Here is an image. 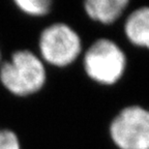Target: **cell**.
I'll use <instances>...</instances> for the list:
<instances>
[{
    "instance_id": "6da1fadb",
    "label": "cell",
    "mask_w": 149,
    "mask_h": 149,
    "mask_svg": "<svg viewBox=\"0 0 149 149\" xmlns=\"http://www.w3.org/2000/svg\"><path fill=\"white\" fill-rule=\"evenodd\" d=\"M49 70L36 51L16 49L0 64V85L17 100L38 95L49 83Z\"/></svg>"
},
{
    "instance_id": "7a4b0ae2",
    "label": "cell",
    "mask_w": 149,
    "mask_h": 149,
    "mask_svg": "<svg viewBox=\"0 0 149 149\" xmlns=\"http://www.w3.org/2000/svg\"><path fill=\"white\" fill-rule=\"evenodd\" d=\"M81 64L85 77L91 83L110 88L116 86L124 78L128 57L124 46L118 40L102 35L84 49Z\"/></svg>"
},
{
    "instance_id": "3957f363",
    "label": "cell",
    "mask_w": 149,
    "mask_h": 149,
    "mask_svg": "<svg viewBox=\"0 0 149 149\" xmlns=\"http://www.w3.org/2000/svg\"><path fill=\"white\" fill-rule=\"evenodd\" d=\"M84 40L79 31L65 21H55L42 28L36 38V53L55 70H66L81 59Z\"/></svg>"
},
{
    "instance_id": "277c9868",
    "label": "cell",
    "mask_w": 149,
    "mask_h": 149,
    "mask_svg": "<svg viewBox=\"0 0 149 149\" xmlns=\"http://www.w3.org/2000/svg\"><path fill=\"white\" fill-rule=\"evenodd\" d=\"M107 135L116 149H149V109L138 104L120 108L110 119Z\"/></svg>"
},
{
    "instance_id": "5b68a950",
    "label": "cell",
    "mask_w": 149,
    "mask_h": 149,
    "mask_svg": "<svg viewBox=\"0 0 149 149\" xmlns=\"http://www.w3.org/2000/svg\"><path fill=\"white\" fill-rule=\"evenodd\" d=\"M121 35L130 48L149 51V1L132 6L121 20Z\"/></svg>"
},
{
    "instance_id": "8992f818",
    "label": "cell",
    "mask_w": 149,
    "mask_h": 149,
    "mask_svg": "<svg viewBox=\"0 0 149 149\" xmlns=\"http://www.w3.org/2000/svg\"><path fill=\"white\" fill-rule=\"evenodd\" d=\"M132 3L130 0H85L82 9L93 23L109 27L123 19Z\"/></svg>"
},
{
    "instance_id": "52a82bcc",
    "label": "cell",
    "mask_w": 149,
    "mask_h": 149,
    "mask_svg": "<svg viewBox=\"0 0 149 149\" xmlns=\"http://www.w3.org/2000/svg\"><path fill=\"white\" fill-rule=\"evenodd\" d=\"M12 4L20 14L30 18H45L54 9L52 0H14Z\"/></svg>"
},
{
    "instance_id": "ba28073f",
    "label": "cell",
    "mask_w": 149,
    "mask_h": 149,
    "mask_svg": "<svg viewBox=\"0 0 149 149\" xmlns=\"http://www.w3.org/2000/svg\"><path fill=\"white\" fill-rule=\"evenodd\" d=\"M0 149H23V142L17 130L0 126Z\"/></svg>"
},
{
    "instance_id": "9c48e42d",
    "label": "cell",
    "mask_w": 149,
    "mask_h": 149,
    "mask_svg": "<svg viewBox=\"0 0 149 149\" xmlns=\"http://www.w3.org/2000/svg\"><path fill=\"white\" fill-rule=\"evenodd\" d=\"M3 60V52H2V48H1V44H0V64Z\"/></svg>"
}]
</instances>
